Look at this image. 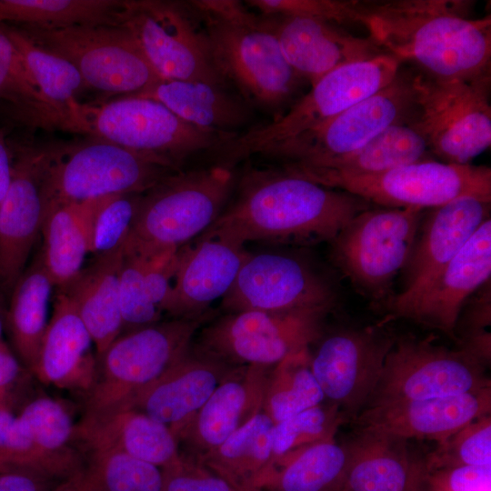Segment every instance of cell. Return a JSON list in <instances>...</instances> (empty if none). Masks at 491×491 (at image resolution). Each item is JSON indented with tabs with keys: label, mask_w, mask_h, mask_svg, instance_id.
<instances>
[{
	"label": "cell",
	"mask_w": 491,
	"mask_h": 491,
	"mask_svg": "<svg viewBox=\"0 0 491 491\" xmlns=\"http://www.w3.org/2000/svg\"><path fill=\"white\" fill-rule=\"evenodd\" d=\"M473 1H361L359 24L385 53L423 76L461 80L491 72V17Z\"/></svg>",
	"instance_id": "obj_1"
},
{
	"label": "cell",
	"mask_w": 491,
	"mask_h": 491,
	"mask_svg": "<svg viewBox=\"0 0 491 491\" xmlns=\"http://www.w3.org/2000/svg\"><path fill=\"white\" fill-rule=\"evenodd\" d=\"M372 204L284 168L252 170L237 185L215 223L198 237L241 246L264 241L309 245L331 242L356 215Z\"/></svg>",
	"instance_id": "obj_2"
},
{
	"label": "cell",
	"mask_w": 491,
	"mask_h": 491,
	"mask_svg": "<svg viewBox=\"0 0 491 491\" xmlns=\"http://www.w3.org/2000/svg\"><path fill=\"white\" fill-rule=\"evenodd\" d=\"M204 28L214 65L251 106L279 109L305 81L288 64L270 17L236 0L189 1Z\"/></svg>",
	"instance_id": "obj_3"
},
{
	"label": "cell",
	"mask_w": 491,
	"mask_h": 491,
	"mask_svg": "<svg viewBox=\"0 0 491 491\" xmlns=\"http://www.w3.org/2000/svg\"><path fill=\"white\" fill-rule=\"evenodd\" d=\"M59 129L155 156L176 169L189 156L217 152L237 135L199 128L155 100L131 95L89 104L72 100Z\"/></svg>",
	"instance_id": "obj_4"
},
{
	"label": "cell",
	"mask_w": 491,
	"mask_h": 491,
	"mask_svg": "<svg viewBox=\"0 0 491 491\" xmlns=\"http://www.w3.org/2000/svg\"><path fill=\"white\" fill-rule=\"evenodd\" d=\"M36 149L45 215L70 203L143 194L179 170L155 156L94 137Z\"/></svg>",
	"instance_id": "obj_5"
},
{
	"label": "cell",
	"mask_w": 491,
	"mask_h": 491,
	"mask_svg": "<svg viewBox=\"0 0 491 491\" xmlns=\"http://www.w3.org/2000/svg\"><path fill=\"white\" fill-rule=\"evenodd\" d=\"M235 183L220 164L172 173L142 194L124 247L145 256L179 250L215 223Z\"/></svg>",
	"instance_id": "obj_6"
},
{
	"label": "cell",
	"mask_w": 491,
	"mask_h": 491,
	"mask_svg": "<svg viewBox=\"0 0 491 491\" xmlns=\"http://www.w3.org/2000/svg\"><path fill=\"white\" fill-rule=\"evenodd\" d=\"M401 65L396 58L384 53L330 72L286 112L229 139L217 151L218 164L232 167L326 122L386 86Z\"/></svg>",
	"instance_id": "obj_7"
},
{
	"label": "cell",
	"mask_w": 491,
	"mask_h": 491,
	"mask_svg": "<svg viewBox=\"0 0 491 491\" xmlns=\"http://www.w3.org/2000/svg\"><path fill=\"white\" fill-rule=\"evenodd\" d=\"M210 316L208 312L193 318L161 320L122 333L97 357V375L85 395L84 414L129 407L139 393L189 351Z\"/></svg>",
	"instance_id": "obj_8"
},
{
	"label": "cell",
	"mask_w": 491,
	"mask_h": 491,
	"mask_svg": "<svg viewBox=\"0 0 491 491\" xmlns=\"http://www.w3.org/2000/svg\"><path fill=\"white\" fill-rule=\"evenodd\" d=\"M328 311L225 313L197 332L191 349L232 367H273L320 339Z\"/></svg>",
	"instance_id": "obj_9"
},
{
	"label": "cell",
	"mask_w": 491,
	"mask_h": 491,
	"mask_svg": "<svg viewBox=\"0 0 491 491\" xmlns=\"http://www.w3.org/2000/svg\"><path fill=\"white\" fill-rule=\"evenodd\" d=\"M16 27L35 45L69 61L87 88L106 97L134 95L163 80L120 25Z\"/></svg>",
	"instance_id": "obj_10"
},
{
	"label": "cell",
	"mask_w": 491,
	"mask_h": 491,
	"mask_svg": "<svg viewBox=\"0 0 491 491\" xmlns=\"http://www.w3.org/2000/svg\"><path fill=\"white\" fill-rule=\"evenodd\" d=\"M426 210L360 212L330 242L333 262L366 296L386 301L396 276L407 264Z\"/></svg>",
	"instance_id": "obj_11"
},
{
	"label": "cell",
	"mask_w": 491,
	"mask_h": 491,
	"mask_svg": "<svg viewBox=\"0 0 491 491\" xmlns=\"http://www.w3.org/2000/svg\"><path fill=\"white\" fill-rule=\"evenodd\" d=\"M118 25L130 33L163 79L227 87L214 65L201 21L189 1L124 0Z\"/></svg>",
	"instance_id": "obj_12"
},
{
	"label": "cell",
	"mask_w": 491,
	"mask_h": 491,
	"mask_svg": "<svg viewBox=\"0 0 491 491\" xmlns=\"http://www.w3.org/2000/svg\"><path fill=\"white\" fill-rule=\"evenodd\" d=\"M416 119L433 156L466 165L491 145V72L437 81L416 74Z\"/></svg>",
	"instance_id": "obj_13"
},
{
	"label": "cell",
	"mask_w": 491,
	"mask_h": 491,
	"mask_svg": "<svg viewBox=\"0 0 491 491\" xmlns=\"http://www.w3.org/2000/svg\"><path fill=\"white\" fill-rule=\"evenodd\" d=\"M416 74L401 65L395 78L376 94L263 155L282 164L310 165L355 151L387 127L416 115Z\"/></svg>",
	"instance_id": "obj_14"
},
{
	"label": "cell",
	"mask_w": 491,
	"mask_h": 491,
	"mask_svg": "<svg viewBox=\"0 0 491 491\" xmlns=\"http://www.w3.org/2000/svg\"><path fill=\"white\" fill-rule=\"evenodd\" d=\"M488 386L483 360L473 352L405 336L395 338L366 406L455 396Z\"/></svg>",
	"instance_id": "obj_15"
},
{
	"label": "cell",
	"mask_w": 491,
	"mask_h": 491,
	"mask_svg": "<svg viewBox=\"0 0 491 491\" xmlns=\"http://www.w3.org/2000/svg\"><path fill=\"white\" fill-rule=\"evenodd\" d=\"M389 208L442 205L473 195L491 200V170L486 165L419 161L374 175L323 176L311 180Z\"/></svg>",
	"instance_id": "obj_16"
},
{
	"label": "cell",
	"mask_w": 491,
	"mask_h": 491,
	"mask_svg": "<svg viewBox=\"0 0 491 491\" xmlns=\"http://www.w3.org/2000/svg\"><path fill=\"white\" fill-rule=\"evenodd\" d=\"M491 220L486 219L463 248L419 288L391 296L383 323L405 318L437 329L454 339L461 311L468 298L489 281Z\"/></svg>",
	"instance_id": "obj_17"
},
{
	"label": "cell",
	"mask_w": 491,
	"mask_h": 491,
	"mask_svg": "<svg viewBox=\"0 0 491 491\" xmlns=\"http://www.w3.org/2000/svg\"><path fill=\"white\" fill-rule=\"evenodd\" d=\"M395 338L378 326L322 336L311 367L325 400L354 420L368 404Z\"/></svg>",
	"instance_id": "obj_18"
},
{
	"label": "cell",
	"mask_w": 491,
	"mask_h": 491,
	"mask_svg": "<svg viewBox=\"0 0 491 491\" xmlns=\"http://www.w3.org/2000/svg\"><path fill=\"white\" fill-rule=\"evenodd\" d=\"M335 292L302 260L290 256L249 253L236 278L221 299L225 313L330 310Z\"/></svg>",
	"instance_id": "obj_19"
},
{
	"label": "cell",
	"mask_w": 491,
	"mask_h": 491,
	"mask_svg": "<svg viewBox=\"0 0 491 491\" xmlns=\"http://www.w3.org/2000/svg\"><path fill=\"white\" fill-rule=\"evenodd\" d=\"M272 367L233 369L205 404L175 433L181 456L195 463L263 411Z\"/></svg>",
	"instance_id": "obj_20"
},
{
	"label": "cell",
	"mask_w": 491,
	"mask_h": 491,
	"mask_svg": "<svg viewBox=\"0 0 491 491\" xmlns=\"http://www.w3.org/2000/svg\"><path fill=\"white\" fill-rule=\"evenodd\" d=\"M490 386L460 395L386 402L365 407L353 420L358 429L441 443L490 414Z\"/></svg>",
	"instance_id": "obj_21"
},
{
	"label": "cell",
	"mask_w": 491,
	"mask_h": 491,
	"mask_svg": "<svg viewBox=\"0 0 491 491\" xmlns=\"http://www.w3.org/2000/svg\"><path fill=\"white\" fill-rule=\"evenodd\" d=\"M13 150L12 182L0 204V286L8 293L25 270L45 219L37 149Z\"/></svg>",
	"instance_id": "obj_22"
},
{
	"label": "cell",
	"mask_w": 491,
	"mask_h": 491,
	"mask_svg": "<svg viewBox=\"0 0 491 491\" xmlns=\"http://www.w3.org/2000/svg\"><path fill=\"white\" fill-rule=\"evenodd\" d=\"M244 246L217 237H198L177 252L175 272L163 311L173 318H193L209 312L233 286L248 256Z\"/></svg>",
	"instance_id": "obj_23"
},
{
	"label": "cell",
	"mask_w": 491,
	"mask_h": 491,
	"mask_svg": "<svg viewBox=\"0 0 491 491\" xmlns=\"http://www.w3.org/2000/svg\"><path fill=\"white\" fill-rule=\"evenodd\" d=\"M267 16L286 61L311 85L341 66L385 53L370 37L355 36L331 22L302 16Z\"/></svg>",
	"instance_id": "obj_24"
},
{
	"label": "cell",
	"mask_w": 491,
	"mask_h": 491,
	"mask_svg": "<svg viewBox=\"0 0 491 491\" xmlns=\"http://www.w3.org/2000/svg\"><path fill=\"white\" fill-rule=\"evenodd\" d=\"M491 200L466 195L429 208L420 223L405 266L401 294L419 288L451 260L482 223L489 218Z\"/></svg>",
	"instance_id": "obj_25"
},
{
	"label": "cell",
	"mask_w": 491,
	"mask_h": 491,
	"mask_svg": "<svg viewBox=\"0 0 491 491\" xmlns=\"http://www.w3.org/2000/svg\"><path fill=\"white\" fill-rule=\"evenodd\" d=\"M94 347L74 303L64 290L57 289L33 374L45 385L86 395L97 375Z\"/></svg>",
	"instance_id": "obj_26"
},
{
	"label": "cell",
	"mask_w": 491,
	"mask_h": 491,
	"mask_svg": "<svg viewBox=\"0 0 491 491\" xmlns=\"http://www.w3.org/2000/svg\"><path fill=\"white\" fill-rule=\"evenodd\" d=\"M73 442L88 451H119L161 469L181 460L170 428L134 408L84 414L75 424Z\"/></svg>",
	"instance_id": "obj_27"
},
{
	"label": "cell",
	"mask_w": 491,
	"mask_h": 491,
	"mask_svg": "<svg viewBox=\"0 0 491 491\" xmlns=\"http://www.w3.org/2000/svg\"><path fill=\"white\" fill-rule=\"evenodd\" d=\"M235 367L189 351L139 393L134 408L166 425L174 433L209 398Z\"/></svg>",
	"instance_id": "obj_28"
},
{
	"label": "cell",
	"mask_w": 491,
	"mask_h": 491,
	"mask_svg": "<svg viewBox=\"0 0 491 491\" xmlns=\"http://www.w3.org/2000/svg\"><path fill=\"white\" fill-rule=\"evenodd\" d=\"M406 441L358 429L347 442L350 462L341 491L430 489L426 457H416Z\"/></svg>",
	"instance_id": "obj_29"
},
{
	"label": "cell",
	"mask_w": 491,
	"mask_h": 491,
	"mask_svg": "<svg viewBox=\"0 0 491 491\" xmlns=\"http://www.w3.org/2000/svg\"><path fill=\"white\" fill-rule=\"evenodd\" d=\"M434 159L416 115L393 125L348 154L310 165L283 164L282 168L314 180L323 176L374 175Z\"/></svg>",
	"instance_id": "obj_30"
},
{
	"label": "cell",
	"mask_w": 491,
	"mask_h": 491,
	"mask_svg": "<svg viewBox=\"0 0 491 491\" xmlns=\"http://www.w3.org/2000/svg\"><path fill=\"white\" fill-rule=\"evenodd\" d=\"M131 96L155 100L192 125L222 133L237 134L252 117V106L239 95L200 81L163 79Z\"/></svg>",
	"instance_id": "obj_31"
},
{
	"label": "cell",
	"mask_w": 491,
	"mask_h": 491,
	"mask_svg": "<svg viewBox=\"0 0 491 491\" xmlns=\"http://www.w3.org/2000/svg\"><path fill=\"white\" fill-rule=\"evenodd\" d=\"M123 247L95 256L64 290L74 303L99 357L123 333L119 273Z\"/></svg>",
	"instance_id": "obj_32"
},
{
	"label": "cell",
	"mask_w": 491,
	"mask_h": 491,
	"mask_svg": "<svg viewBox=\"0 0 491 491\" xmlns=\"http://www.w3.org/2000/svg\"><path fill=\"white\" fill-rule=\"evenodd\" d=\"M111 196L66 204L45 214L40 257L57 288L70 284L84 268L95 215Z\"/></svg>",
	"instance_id": "obj_33"
},
{
	"label": "cell",
	"mask_w": 491,
	"mask_h": 491,
	"mask_svg": "<svg viewBox=\"0 0 491 491\" xmlns=\"http://www.w3.org/2000/svg\"><path fill=\"white\" fill-rule=\"evenodd\" d=\"M274 425L266 413H258L197 464L238 491H256L273 469Z\"/></svg>",
	"instance_id": "obj_34"
},
{
	"label": "cell",
	"mask_w": 491,
	"mask_h": 491,
	"mask_svg": "<svg viewBox=\"0 0 491 491\" xmlns=\"http://www.w3.org/2000/svg\"><path fill=\"white\" fill-rule=\"evenodd\" d=\"M52 279L40 255L25 270L11 292L7 323L16 355L32 373L49 320Z\"/></svg>",
	"instance_id": "obj_35"
},
{
	"label": "cell",
	"mask_w": 491,
	"mask_h": 491,
	"mask_svg": "<svg viewBox=\"0 0 491 491\" xmlns=\"http://www.w3.org/2000/svg\"><path fill=\"white\" fill-rule=\"evenodd\" d=\"M349 462L347 443H319L274 467L256 491H341Z\"/></svg>",
	"instance_id": "obj_36"
},
{
	"label": "cell",
	"mask_w": 491,
	"mask_h": 491,
	"mask_svg": "<svg viewBox=\"0 0 491 491\" xmlns=\"http://www.w3.org/2000/svg\"><path fill=\"white\" fill-rule=\"evenodd\" d=\"M124 0H0V24L42 29L118 25Z\"/></svg>",
	"instance_id": "obj_37"
},
{
	"label": "cell",
	"mask_w": 491,
	"mask_h": 491,
	"mask_svg": "<svg viewBox=\"0 0 491 491\" xmlns=\"http://www.w3.org/2000/svg\"><path fill=\"white\" fill-rule=\"evenodd\" d=\"M0 105L30 127L59 128L60 114L34 83L5 24H0Z\"/></svg>",
	"instance_id": "obj_38"
},
{
	"label": "cell",
	"mask_w": 491,
	"mask_h": 491,
	"mask_svg": "<svg viewBox=\"0 0 491 491\" xmlns=\"http://www.w3.org/2000/svg\"><path fill=\"white\" fill-rule=\"evenodd\" d=\"M309 348L287 356L269 372L263 412L275 424L326 401L312 371Z\"/></svg>",
	"instance_id": "obj_39"
},
{
	"label": "cell",
	"mask_w": 491,
	"mask_h": 491,
	"mask_svg": "<svg viewBox=\"0 0 491 491\" xmlns=\"http://www.w3.org/2000/svg\"><path fill=\"white\" fill-rule=\"evenodd\" d=\"M5 25L34 83L60 114L61 124L68 104L87 88L80 73L66 59L33 43L16 26Z\"/></svg>",
	"instance_id": "obj_40"
},
{
	"label": "cell",
	"mask_w": 491,
	"mask_h": 491,
	"mask_svg": "<svg viewBox=\"0 0 491 491\" xmlns=\"http://www.w3.org/2000/svg\"><path fill=\"white\" fill-rule=\"evenodd\" d=\"M346 420L348 417L336 405L324 401L276 423L272 434L273 468L314 445L335 439Z\"/></svg>",
	"instance_id": "obj_41"
},
{
	"label": "cell",
	"mask_w": 491,
	"mask_h": 491,
	"mask_svg": "<svg viewBox=\"0 0 491 491\" xmlns=\"http://www.w3.org/2000/svg\"><path fill=\"white\" fill-rule=\"evenodd\" d=\"M75 467L73 456L50 454L37 447L25 434L10 406H0V470L26 469L61 480Z\"/></svg>",
	"instance_id": "obj_42"
},
{
	"label": "cell",
	"mask_w": 491,
	"mask_h": 491,
	"mask_svg": "<svg viewBox=\"0 0 491 491\" xmlns=\"http://www.w3.org/2000/svg\"><path fill=\"white\" fill-rule=\"evenodd\" d=\"M16 416L25 434L40 449L54 455L81 452L73 445L75 423L59 401L38 396L27 403Z\"/></svg>",
	"instance_id": "obj_43"
},
{
	"label": "cell",
	"mask_w": 491,
	"mask_h": 491,
	"mask_svg": "<svg viewBox=\"0 0 491 491\" xmlns=\"http://www.w3.org/2000/svg\"><path fill=\"white\" fill-rule=\"evenodd\" d=\"M430 473L461 466L491 465V418L484 416L438 443L426 457Z\"/></svg>",
	"instance_id": "obj_44"
},
{
	"label": "cell",
	"mask_w": 491,
	"mask_h": 491,
	"mask_svg": "<svg viewBox=\"0 0 491 491\" xmlns=\"http://www.w3.org/2000/svg\"><path fill=\"white\" fill-rule=\"evenodd\" d=\"M123 333L161 321L162 311L151 301L145 281V257L123 246L119 273Z\"/></svg>",
	"instance_id": "obj_45"
},
{
	"label": "cell",
	"mask_w": 491,
	"mask_h": 491,
	"mask_svg": "<svg viewBox=\"0 0 491 491\" xmlns=\"http://www.w3.org/2000/svg\"><path fill=\"white\" fill-rule=\"evenodd\" d=\"M142 194L111 196L95 215L90 237V251L95 256L121 249L125 244Z\"/></svg>",
	"instance_id": "obj_46"
},
{
	"label": "cell",
	"mask_w": 491,
	"mask_h": 491,
	"mask_svg": "<svg viewBox=\"0 0 491 491\" xmlns=\"http://www.w3.org/2000/svg\"><path fill=\"white\" fill-rule=\"evenodd\" d=\"M99 464L105 491H161L162 469L119 451H88Z\"/></svg>",
	"instance_id": "obj_47"
},
{
	"label": "cell",
	"mask_w": 491,
	"mask_h": 491,
	"mask_svg": "<svg viewBox=\"0 0 491 491\" xmlns=\"http://www.w3.org/2000/svg\"><path fill=\"white\" fill-rule=\"evenodd\" d=\"M358 0H248L246 5L264 15L302 16L339 25L359 24Z\"/></svg>",
	"instance_id": "obj_48"
},
{
	"label": "cell",
	"mask_w": 491,
	"mask_h": 491,
	"mask_svg": "<svg viewBox=\"0 0 491 491\" xmlns=\"http://www.w3.org/2000/svg\"><path fill=\"white\" fill-rule=\"evenodd\" d=\"M161 491H238L224 478L190 460H181L162 469Z\"/></svg>",
	"instance_id": "obj_49"
},
{
	"label": "cell",
	"mask_w": 491,
	"mask_h": 491,
	"mask_svg": "<svg viewBox=\"0 0 491 491\" xmlns=\"http://www.w3.org/2000/svg\"><path fill=\"white\" fill-rule=\"evenodd\" d=\"M430 491H491V465L461 466L429 474Z\"/></svg>",
	"instance_id": "obj_50"
},
{
	"label": "cell",
	"mask_w": 491,
	"mask_h": 491,
	"mask_svg": "<svg viewBox=\"0 0 491 491\" xmlns=\"http://www.w3.org/2000/svg\"><path fill=\"white\" fill-rule=\"evenodd\" d=\"M57 482L26 469L0 470V491H50Z\"/></svg>",
	"instance_id": "obj_51"
},
{
	"label": "cell",
	"mask_w": 491,
	"mask_h": 491,
	"mask_svg": "<svg viewBox=\"0 0 491 491\" xmlns=\"http://www.w3.org/2000/svg\"><path fill=\"white\" fill-rule=\"evenodd\" d=\"M22 372V364L18 356L7 344L0 340V406H9L11 388Z\"/></svg>",
	"instance_id": "obj_52"
},
{
	"label": "cell",
	"mask_w": 491,
	"mask_h": 491,
	"mask_svg": "<svg viewBox=\"0 0 491 491\" xmlns=\"http://www.w3.org/2000/svg\"><path fill=\"white\" fill-rule=\"evenodd\" d=\"M14 150L8 145L0 132V204L5 196L13 177Z\"/></svg>",
	"instance_id": "obj_53"
},
{
	"label": "cell",
	"mask_w": 491,
	"mask_h": 491,
	"mask_svg": "<svg viewBox=\"0 0 491 491\" xmlns=\"http://www.w3.org/2000/svg\"><path fill=\"white\" fill-rule=\"evenodd\" d=\"M2 295L0 294V340L2 339V333H3V328H4V322H3V317H2V313H1V303H2Z\"/></svg>",
	"instance_id": "obj_54"
}]
</instances>
